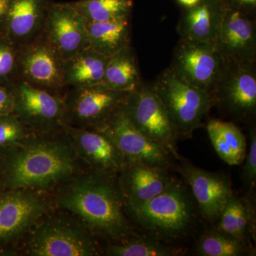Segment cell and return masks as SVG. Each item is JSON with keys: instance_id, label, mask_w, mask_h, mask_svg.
Returning <instances> with one entry per match:
<instances>
[{"instance_id": "26", "label": "cell", "mask_w": 256, "mask_h": 256, "mask_svg": "<svg viewBox=\"0 0 256 256\" xmlns=\"http://www.w3.org/2000/svg\"><path fill=\"white\" fill-rule=\"evenodd\" d=\"M87 22H101L130 16L132 0H82L70 4Z\"/></svg>"}, {"instance_id": "33", "label": "cell", "mask_w": 256, "mask_h": 256, "mask_svg": "<svg viewBox=\"0 0 256 256\" xmlns=\"http://www.w3.org/2000/svg\"><path fill=\"white\" fill-rule=\"evenodd\" d=\"M8 4H9V0H0V24L6 13Z\"/></svg>"}, {"instance_id": "17", "label": "cell", "mask_w": 256, "mask_h": 256, "mask_svg": "<svg viewBox=\"0 0 256 256\" xmlns=\"http://www.w3.org/2000/svg\"><path fill=\"white\" fill-rule=\"evenodd\" d=\"M178 171L191 188L202 216L208 222H217L234 195L230 180L222 173L206 171L188 162L182 163Z\"/></svg>"}, {"instance_id": "16", "label": "cell", "mask_w": 256, "mask_h": 256, "mask_svg": "<svg viewBox=\"0 0 256 256\" xmlns=\"http://www.w3.org/2000/svg\"><path fill=\"white\" fill-rule=\"evenodd\" d=\"M215 44L226 62L255 64V22L240 10L224 8Z\"/></svg>"}, {"instance_id": "15", "label": "cell", "mask_w": 256, "mask_h": 256, "mask_svg": "<svg viewBox=\"0 0 256 256\" xmlns=\"http://www.w3.org/2000/svg\"><path fill=\"white\" fill-rule=\"evenodd\" d=\"M63 128L88 170L117 176L127 165L122 153L105 133L66 124Z\"/></svg>"}, {"instance_id": "8", "label": "cell", "mask_w": 256, "mask_h": 256, "mask_svg": "<svg viewBox=\"0 0 256 256\" xmlns=\"http://www.w3.org/2000/svg\"><path fill=\"white\" fill-rule=\"evenodd\" d=\"M226 66V60L212 42L180 38L170 68L192 85L213 96Z\"/></svg>"}, {"instance_id": "12", "label": "cell", "mask_w": 256, "mask_h": 256, "mask_svg": "<svg viewBox=\"0 0 256 256\" xmlns=\"http://www.w3.org/2000/svg\"><path fill=\"white\" fill-rule=\"evenodd\" d=\"M15 97L13 114L32 132L60 129L65 124L64 98L18 80L12 87Z\"/></svg>"}, {"instance_id": "29", "label": "cell", "mask_w": 256, "mask_h": 256, "mask_svg": "<svg viewBox=\"0 0 256 256\" xmlns=\"http://www.w3.org/2000/svg\"><path fill=\"white\" fill-rule=\"evenodd\" d=\"M18 48L0 34V85L12 87L20 80Z\"/></svg>"}, {"instance_id": "2", "label": "cell", "mask_w": 256, "mask_h": 256, "mask_svg": "<svg viewBox=\"0 0 256 256\" xmlns=\"http://www.w3.org/2000/svg\"><path fill=\"white\" fill-rule=\"evenodd\" d=\"M53 202L82 220L94 236L111 244L138 236L126 216L117 176L84 170L55 190Z\"/></svg>"}, {"instance_id": "28", "label": "cell", "mask_w": 256, "mask_h": 256, "mask_svg": "<svg viewBox=\"0 0 256 256\" xmlns=\"http://www.w3.org/2000/svg\"><path fill=\"white\" fill-rule=\"evenodd\" d=\"M110 256H172L176 255L172 248L156 239L134 237L126 242L110 244L106 249Z\"/></svg>"}, {"instance_id": "32", "label": "cell", "mask_w": 256, "mask_h": 256, "mask_svg": "<svg viewBox=\"0 0 256 256\" xmlns=\"http://www.w3.org/2000/svg\"><path fill=\"white\" fill-rule=\"evenodd\" d=\"M15 97L12 87L0 85V117L13 114Z\"/></svg>"}, {"instance_id": "34", "label": "cell", "mask_w": 256, "mask_h": 256, "mask_svg": "<svg viewBox=\"0 0 256 256\" xmlns=\"http://www.w3.org/2000/svg\"><path fill=\"white\" fill-rule=\"evenodd\" d=\"M200 0H178L181 4L188 6V8H192L200 2Z\"/></svg>"}, {"instance_id": "4", "label": "cell", "mask_w": 256, "mask_h": 256, "mask_svg": "<svg viewBox=\"0 0 256 256\" xmlns=\"http://www.w3.org/2000/svg\"><path fill=\"white\" fill-rule=\"evenodd\" d=\"M23 240L24 254L31 256L99 255L94 236L75 216L54 210L32 226Z\"/></svg>"}, {"instance_id": "30", "label": "cell", "mask_w": 256, "mask_h": 256, "mask_svg": "<svg viewBox=\"0 0 256 256\" xmlns=\"http://www.w3.org/2000/svg\"><path fill=\"white\" fill-rule=\"evenodd\" d=\"M14 114L0 117V152L14 148L32 133Z\"/></svg>"}, {"instance_id": "31", "label": "cell", "mask_w": 256, "mask_h": 256, "mask_svg": "<svg viewBox=\"0 0 256 256\" xmlns=\"http://www.w3.org/2000/svg\"><path fill=\"white\" fill-rule=\"evenodd\" d=\"M250 136V146L248 152L245 156V164L242 170V182L246 188L252 190L255 188L256 182V131L255 128H252L249 132Z\"/></svg>"}, {"instance_id": "7", "label": "cell", "mask_w": 256, "mask_h": 256, "mask_svg": "<svg viewBox=\"0 0 256 256\" xmlns=\"http://www.w3.org/2000/svg\"><path fill=\"white\" fill-rule=\"evenodd\" d=\"M124 107L140 132L163 146L170 156L180 159L176 152L178 134L152 84L142 82L130 92Z\"/></svg>"}, {"instance_id": "6", "label": "cell", "mask_w": 256, "mask_h": 256, "mask_svg": "<svg viewBox=\"0 0 256 256\" xmlns=\"http://www.w3.org/2000/svg\"><path fill=\"white\" fill-rule=\"evenodd\" d=\"M129 92L114 90L104 84L68 88L64 96L65 124L97 129L124 105Z\"/></svg>"}, {"instance_id": "1", "label": "cell", "mask_w": 256, "mask_h": 256, "mask_svg": "<svg viewBox=\"0 0 256 256\" xmlns=\"http://www.w3.org/2000/svg\"><path fill=\"white\" fill-rule=\"evenodd\" d=\"M85 166L63 126L32 132L18 146L0 152V190L44 194L88 170Z\"/></svg>"}, {"instance_id": "20", "label": "cell", "mask_w": 256, "mask_h": 256, "mask_svg": "<svg viewBox=\"0 0 256 256\" xmlns=\"http://www.w3.org/2000/svg\"><path fill=\"white\" fill-rule=\"evenodd\" d=\"M178 25L182 38L190 41L215 43L224 9H217L208 1L190 8Z\"/></svg>"}, {"instance_id": "10", "label": "cell", "mask_w": 256, "mask_h": 256, "mask_svg": "<svg viewBox=\"0 0 256 256\" xmlns=\"http://www.w3.org/2000/svg\"><path fill=\"white\" fill-rule=\"evenodd\" d=\"M20 80L64 98L68 90L64 79V60L43 35L18 48Z\"/></svg>"}, {"instance_id": "27", "label": "cell", "mask_w": 256, "mask_h": 256, "mask_svg": "<svg viewBox=\"0 0 256 256\" xmlns=\"http://www.w3.org/2000/svg\"><path fill=\"white\" fill-rule=\"evenodd\" d=\"M196 250L202 256H240L248 252L246 244L216 229L202 236Z\"/></svg>"}, {"instance_id": "11", "label": "cell", "mask_w": 256, "mask_h": 256, "mask_svg": "<svg viewBox=\"0 0 256 256\" xmlns=\"http://www.w3.org/2000/svg\"><path fill=\"white\" fill-rule=\"evenodd\" d=\"M124 106L95 130L105 133L112 140L127 164L142 163L164 169L169 168L171 163L168 152L132 124Z\"/></svg>"}, {"instance_id": "23", "label": "cell", "mask_w": 256, "mask_h": 256, "mask_svg": "<svg viewBox=\"0 0 256 256\" xmlns=\"http://www.w3.org/2000/svg\"><path fill=\"white\" fill-rule=\"evenodd\" d=\"M206 130L216 152L224 162L232 166L244 162L247 152L246 140L236 124L212 119L207 124Z\"/></svg>"}, {"instance_id": "19", "label": "cell", "mask_w": 256, "mask_h": 256, "mask_svg": "<svg viewBox=\"0 0 256 256\" xmlns=\"http://www.w3.org/2000/svg\"><path fill=\"white\" fill-rule=\"evenodd\" d=\"M50 4L45 0H9L0 34L20 48L43 34Z\"/></svg>"}, {"instance_id": "21", "label": "cell", "mask_w": 256, "mask_h": 256, "mask_svg": "<svg viewBox=\"0 0 256 256\" xmlns=\"http://www.w3.org/2000/svg\"><path fill=\"white\" fill-rule=\"evenodd\" d=\"M108 58L88 47L64 60V79L68 88L102 84Z\"/></svg>"}, {"instance_id": "14", "label": "cell", "mask_w": 256, "mask_h": 256, "mask_svg": "<svg viewBox=\"0 0 256 256\" xmlns=\"http://www.w3.org/2000/svg\"><path fill=\"white\" fill-rule=\"evenodd\" d=\"M44 37L64 60L90 47L86 21L70 4H50Z\"/></svg>"}, {"instance_id": "3", "label": "cell", "mask_w": 256, "mask_h": 256, "mask_svg": "<svg viewBox=\"0 0 256 256\" xmlns=\"http://www.w3.org/2000/svg\"><path fill=\"white\" fill-rule=\"evenodd\" d=\"M126 212L158 242L184 236L196 222L194 198L186 186L176 180L144 204Z\"/></svg>"}, {"instance_id": "22", "label": "cell", "mask_w": 256, "mask_h": 256, "mask_svg": "<svg viewBox=\"0 0 256 256\" xmlns=\"http://www.w3.org/2000/svg\"><path fill=\"white\" fill-rule=\"evenodd\" d=\"M130 16L101 22H87L89 46L101 54L110 57L130 46Z\"/></svg>"}, {"instance_id": "35", "label": "cell", "mask_w": 256, "mask_h": 256, "mask_svg": "<svg viewBox=\"0 0 256 256\" xmlns=\"http://www.w3.org/2000/svg\"><path fill=\"white\" fill-rule=\"evenodd\" d=\"M239 4L245 5V6H255L256 0H236Z\"/></svg>"}, {"instance_id": "24", "label": "cell", "mask_w": 256, "mask_h": 256, "mask_svg": "<svg viewBox=\"0 0 256 256\" xmlns=\"http://www.w3.org/2000/svg\"><path fill=\"white\" fill-rule=\"evenodd\" d=\"M254 215L250 202L234 194L222 210L216 229L246 244L250 235L255 234Z\"/></svg>"}, {"instance_id": "18", "label": "cell", "mask_w": 256, "mask_h": 256, "mask_svg": "<svg viewBox=\"0 0 256 256\" xmlns=\"http://www.w3.org/2000/svg\"><path fill=\"white\" fill-rule=\"evenodd\" d=\"M168 169L142 163H130L117 175L124 210L144 204L168 188L174 178Z\"/></svg>"}, {"instance_id": "25", "label": "cell", "mask_w": 256, "mask_h": 256, "mask_svg": "<svg viewBox=\"0 0 256 256\" xmlns=\"http://www.w3.org/2000/svg\"><path fill=\"white\" fill-rule=\"evenodd\" d=\"M141 82L137 60L130 45L109 57L102 84L114 90L132 92Z\"/></svg>"}, {"instance_id": "13", "label": "cell", "mask_w": 256, "mask_h": 256, "mask_svg": "<svg viewBox=\"0 0 256 256\" xmlns=\"http://www.w3.org/2000/svg\"><path fill=\"white\" fill-rule=\"evenodd\" d=\"M218 104L236 118L249 122L256 112L255 64H242L226 60L220 84L214 94Z\"/></svg>"}, {"instance_id": "5", "label": "cell", "mask_w": 256, "mask_h": 256, "mask_svg": "<svg viewBox=\"0 0 256 256\" xmlns=\"http://www.w3.org/2000/svg\"><path fill=\"white\" fill-rule=\"evenodd\" d=\"M152 84L166 109L178 138L191 137L215 105L213 96L184 80L170 67Z\"/></svg>"}, {"instance_id": "9", "label": "cell", "mask_w": 256, "mask_h": 256, "mask_svg": "<svg viewBox=\"0 0 256 256\" xmlns=\"http://www.w3.org/2000/svg\"><path fill=\"white\" fill-rule=\"evenodd\" d=\"M52 208L43 194L36 192L0 190V250L22 240Z\"/></svg>"}]
</instances>
